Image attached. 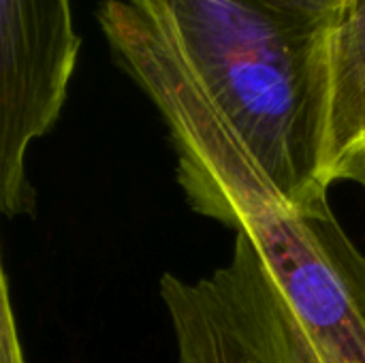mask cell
Listing matches in <instances>:
<instances>
[{"label":"cell","mask_w":365,"mask_h":363,"mask_svg":"<svg viewBox=\"0 0 365 363\" xmlns=\"http://www.w3.org/2000/svg\"><path fill=\"white\" fill-rule=\"evenodd\" d=\"M340 0H105L101 30L160 111L197 214H325Z\"/></svg>","instance_id":"6da1fadb"},{"label":"cell","mask_w":365,"mask_h":363,"mask_svg":"<svg viewBox=\"0 0 365 363\" xmlns=\"http://www.w3.org/2000/svg\"><path fill=\"white\" fill-rule=\"evenodd\" d=\"M233 231L212 274L160 278L178 363H365V255L334 212Z\"/></svg>","instance_id":"7a4b0ae2"},{"label":"cell","mask_w":365,"mask_h":363,"mask_svg":"<svg viewBox=\"0 0 365 363\" xmlns=\"http://www.w3.org/2000/svg\"><path fill=\"white\" fill-rule=\"evenodd\" d=\"M71 0H0V214L30 208L26 154L58 120L77 64Z\"/></svg>","instance_id":"3957f363"},{"label":"cell","mask_w":365,"mask_h":363,"mask_svg":"<svg viewBox=\"0 0 365 363\" xmlns=\"http://www.w3.org/2000/svg\"><path fill=\"white\" fill-rule=\"evenodd\" d=\"M365 145V0H340L329 41L325 178Z\"/></svg>","instance_id":"277c9868"},{"label":"cell","mask_w":365,"mask_h":363,"mask_svg":"<svg viewBox=\"0 0 365 363\" xmlns=\"http://www.w3.org/2000/svg\"><path fill=\"white\" fill-rule=\"evenodd\" d=\"M0 363H24L2 265H0Z\"/></svg>","instance_id":"5b68a950"},{"label":"cell","mask_w":365,"mask_h":363,"mask_svg":"<svg viewBox=\"0 0 365 363\" xmlns=\"http://www.w3.org/2000/svg\"><path fill=\"white\" fill-rule=\"evenodd\" d=\"M342 180H351V182H357L365 188V145L359 148L357 152H353L338 169L336 173V182H342Z\"/></svg>","instance_id":"8992f818"}]
</instances>
